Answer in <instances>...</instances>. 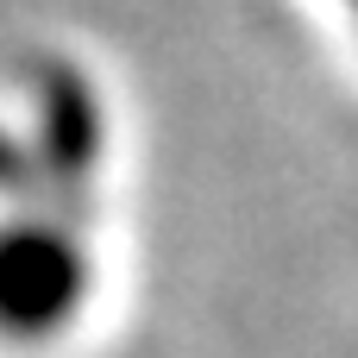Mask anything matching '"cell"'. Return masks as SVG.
Returning <instances> with one entry per match:
<instances>
[{
    "mask_svg": "<svg viewBox=\"0 0 358 358\" xmlns=\"http://www.w3.org/2000/svg\"><path fill=\"white\" fill-rule=\"evenodd\" d=\"M352 13H358V0H352Z\"/></svg>",
    "mask_w": 358,
    "mask_h": 358,
    "instance_id": "obj_2",
    "label": "cell"
},
{
    "mask_svg": "<svg viewBox=\"0 0 358 358\" xmlns=\"http://www.w3.org/2000/svg\"><path fill=\"white\" fill-rule=\"evenodd\" d=\"M82 245L63 227H6L0 233V334L44 340L82 302Z\"/></svg>",
    "mask_w": 358,
    "mask_h": 358,
    "instance_id": "obj_1",
    "label": "cell"
}]
</instances>
